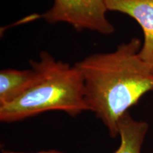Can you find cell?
<instances>
[{"mask_svg":"<svg viewBox=\"0 0 153 153\" xmlns=\"http://www.w3.org/2000/svg\"><path fill=\"white\" fill-rule=\"evenodd\" d=\"M137 38L109 53H94L74 64L85 83V100L111 137L118 135V122L145 94L153 91V68L140 57Z\"/></svg>","mask_w":153,"mask_h":153,"instance_id":"1","label":"cell"},{"mask_svg":"<svg viewBox=\"0 0 153 153\" xmlns=\"http://www.w3.org/2000/svg\"><path fill=\"white\" fill-rule=\"evenodd\" d=\"M30 63L35 81L14 100L0 105L1 122L19 121L50 111H62L72 117L89 111L83 78L74 65L56 60L47 51Z\"/></svg>","mask_w":153,"mask_h":153,"instance_id":"2","label":"cell"},{"mask_svg":"<svg viewBox=\"0 0 153 153\" xmlns=\"http://www.w3.org/2000/svg\"><path fill=\"white\" fill-rule=\"evenodd\" d=\"M107 11L105 0H53L52 7L41 16L50 24L66 23L78 31L110 35L115 28L107 18Z\"/></svg>","mask_w":153,"mask_h":153,"instance_id":"3","label":"cell"},{"mask_svg":"<svg viewBox=\"0 0 153 153\" xmlns=\"http://www.w3.org/2000/svg\"><path fill=\"white\" fill-rule=\"evenodd\" d=\"M108 11L131 17L143 30L140 57L153 68V0H105Z\"/></svg>","mask_w":153,"mask_h":153,"instance_id":"4","label":"cell"},{"mask_svg":"<svg viewBox=\"0 0 153 153\" xmlns=\"http://www.w3.org/2000/svg\"><path fill=\"white\" fill-rule=\"evenodd\" d=\"M36 79L33 69H4L0 72V105L11 102L22 95Z\"/></svg>","mask_w":153,"mask_h":153,"instance_id":"5","label":"cell"},{"mask_svg":"<svg viewBox=\"0 0 153 153\" xmlns=\"http://www.w3.org/2000/svg\"><path fill=\"white\" fill-rule=\"evenodd\" d=\"M148 128V123L133 119L128 112L118 122L120 144L114 153H140Z\"/></svg>","mask_w":153,"mask_h":153,"instance_id":"6","label":"cell"},{"mask_svg":"<svg viewBox=\"0 0 153 153\" xmlns=\"http://www.w3.org/2000/svg\"><path fill=\"white\" fill-rule=\"evenodd\" d=\"M1 153H65L61 151L55 150H47V151H41V152H13V151L10 150H3Z\"/></svg>","mask_w":153,"mask_h":153,"instance_id":"7","label":"cell"},{"mask_svg":"<svg viewBox=\"0 0 153 153\" xmlns=\"http://www.w3.org/2000/svg\"><path fill=\"white\" fill-rule=\"evenodd\" d=\"M152 153H153V152H152Z\"/></svg>","mask_w":153,"mask_h":153,"instance_id":"8","label":"cell"}]
</instances>
